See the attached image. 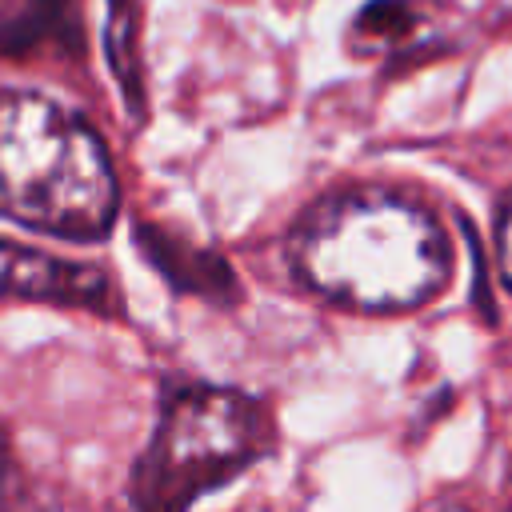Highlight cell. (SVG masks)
Wrapping results in <instances>:
<instances>
[{
	"instance_id": "obj_1",
	"label": "cell",
	"mask_w": 512,
	"mask_h": 512,
	"mask_svg": "<svg viewBox=\"0 0 512 512\" xmlns=\"http://www.w3.org/2000/svg\"><path fill=\"white\" fill-rule=\"evenodd\" d=\"M288 252L316 296L360 312H408L452 276L436 216L384 188L324 196L296 224Z\"/></svg>"
},
{
	"instance_id": "obj_7",
	"label": "cell",
	"mask_w": 512,
	"mask_h": 512,
	"mask_svg": "<svg viewBox=\"0 0 512 512\" xmlns=\"http://www.w3.org/2000/svg\"><path fill=\"white\" fill-rule=\"evenodd\" d=\"M44 48L80 52L84 28L76 0H12L0 8V52L4 56H36Z\"/></svg>"
},
{
	"instance_id": "obj_9",
	"label": "cell",
	"mask_w": 512,
	"mask_h": 512,
	"mask_svg": "<svg viewBox=\"0 0 512 512\" xmlns=\"http://www.w3.org/2000/svg\"><path fill=\"white\" fill-rule=\"evenodd\" d=\"M496 260H500V280L512 288V192L504 196L496 216Z\"/></svg>"
},
{
	"instance_id": "obj_2",
	"label": "cell",
	"mask_w": 512,
	"mask_h": 512,
	"mask_svg": "<svg viewBox=\"0 0 512 512\" xmlns=\"http://www.w3.org/2000/svg\"><path fill=\"white\" fill-rule=\"evenodd\" d=\"M120 188L92 124L44 92H0V212L64 236L104 240Z\"/></svg>"
},
{
	"instance_id": "obj_8",
	"label": "cell",
	"mask_w": 512,
	"mask_h": 512,
	"mask_svg": "<svg viewBox=\"0 0 512 512\" xmlns=\"http://www.w3.org/2000/svg\"><path fill=\"white\" fill-rule=\"evenodd\" d=\"M108 68L120 84V96L132 116H144L148 96H144V60H140V8L136 0H108Z\"/></svg>"
},
{
	"instance_id": "obj_6",
	"label": "cell",
	"mask_w": 512,
	"mask_h": 512,
	"mask_svg": "<svg viewBox=\"0 0 512 512\" xmlns=\"http://www.w3.org/2000/svg\"><path fill=\"white\" fill-rule=\"evenodd\" d=\"M136 244L176 292L204 296V300H236L232 268L212 248H200L188 236H176V232H168L160 224H144V220L136 224Z\"/></svg>"
},
{
	"instance_id": "obj_5",
	"label": "cell",
	"mask_w": 512,
	"mask_h": 512,
	"mask_svg": "<svg viewBox=\"0 0 512 512\" xmlns=\"http://www.w3.org/2000/svg\"><path fill=\"white\" fill-rule=\"evenodd\" d=\"M0 300H44L96 316H120V296L104 268L8 240H0Z\"/></svg>"
},
{
	"instance_id": "obj_3",
	"label": "cell",
	"mask_w": 512,
	"mask_h": 512,
	"mask_svg": "<svg viewBox=\"0 0 512 512\" xmlns=\"http://www.w3.org/2000/svg\"><path fill=\"white\" fill-rule=\"evenodd\" d=\"M272 444V412L256 396L216 384L180 388L164 400L160 424L132 468V512H188L204 492L268 456Z\"/></svg>"
},
{
	"instance_id": "obj_10",
	"label": "cell",
	"mask_w": 512,
	"mask_h": 512,
	"mask_svg": "<svg viewBox=\"0 0 512 512\" xmlns=\"http://www.w3.org/2000/svg\"><path fill=\"white\" fill-rule=\"evenodd\" d=\"M428 512H468V508L456 504V500H444V504H436V508H428Z\"/></svg>"
},
{
	"instance_id": "obj_4",
	"label": "cell",
	"mask_w": 512,
	"mask_h": 512,
	"mask_svg": "<svg viewBox=\"0 0 512 512\" xmlns=\"http://www.w3.org/2000/svg\"><path fill=\"white\" fill-rule=\"evenodd\" d=\"M456 20L460 12L448 0H368L348 28V44L356 56L408 68L444 52L456 40Z\"/></svg>"
}]
</instances>
